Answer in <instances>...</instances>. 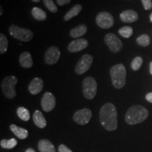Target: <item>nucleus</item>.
<instances>
[{
  "label": "nucleus",
  "instance_id": "obj_1",
  "mask_svg": "<svg viewBox=\"0 0 152 152\" xmlns=\"http://www.w3.org/2000/svg\"><path fill=\"white\" fill-rule=\"evenodd\" d=\"M117 110L111 103H106L102 106L99 112L100 123L104 129L108 131H113L117 129Z\"/></svg>",
  "mask_w": 152,
  "mask_h": 152
},
{
  "label": "nucleus",
  "instance_id": "obj_2",
  "mask_svg": "<svg viewBox=\"0 0 152 152\" xmlns=\"http://www.w3.org/2000/svg\"><path fill=\"white\" fill-rule=\"evenodd\" d=\"M148 116L149 111L145 107L141 105H134L127 111L125 120L128 124L134 125L144 122Z\"/></svg>",
  "mask_w": 152,
  "mask_h": 152
},
{
  "label": "nucleus",
  "instance_id": "obj_3",
  "mask_svg": "<svg viewBox=\"0 0 152 152\" xmlns=\"http://www.w3.org/2000/svg\"><path fill=\"white\" fill-rule=\"evenodd\" d=\"M110 75L113 87L121 89L126 83V69L122 64H116L110 69Z\"/></svg>",
  "mask_w": 152,
  "mask_h": 152
},
{
  "label": "nucleus",
  "instance_id": "obj_4",
  "mask_svg": "<svg viewBox=\"0 0 152 152\" xmlns=\"http://www.w3.org/2000/svg\"><path fill=\"white\" fill-rule=\"evenodd\" d=\"M18 83V79L14 75H9L1 82V87L3 94L8 99H14L16 95L15 86Z\"/></svg>",
  "mask_w": 152,
  "mask_h": 152
},
{
  "label": "nucleus",
  "instance_id": "obj_5",
  "mask_svg": "<svg viewBox=\"0 0 152 152\" xmlns=\"http://www.w3.org/2000/svg\"><path fill=\"white\" fill-rule=\"evenodd\" d=\"M97 92V83L93 77L89 76L83 81V92L87 99H92Z\"/></svg>",
  "mask_w": 152,
  "mask_h": 152
},
{
  "label": "nucleus",
  "instance_id": "obj_6",
  "mask_svg": "<svg viewBox=\"0 0 152 152\" xmlns=\"http://www.w3.org/2000/svg\"><path fill=\"white\" fill-rule=\"evenodd\" d=\"M9 31L13 37L23 42H29L33 37V33L32 30L20 28L15 25L10 26Z\"/></svg>",
  "mask_w": 152,
  "mask_h": 152
},
{
  "label": "nucleus",
  "instance_id": "obj_7",
  "mask_svg": "<svg viewBox=\"0 0 152 152\" xmlns=\"http://www.w3.org/2000/svg\"><path fill=\"white\" fill-rule=\"evenodd\" d=\"M104 42L109 47V50L113 53L119 52L123 47L122 42L113 33L106 34L104 37Z\"/></svg>",
  "mask_w": 152,
  "mask_h": 152
},
{
  "label": "nucleus",
  "instance_id": "obj_8",
  "mask_svg": "<svg viewBox=\"0 0 152 152\" xmlns=\"http://www.w3.org/2000/svg\"><path fill=\"white\" fill-rule=\"evenodd\" d=\"M93 62V56L90 54H85L78 61L75 68V73L78 75H83L90 69Z\"/></svg>",
  "mask_w": 152,
  "mask_h": 152
},
{
  "label": "nucleus",
  "instance_id": "obj_9",
  "mask_svg": "<svg viewBox=\"0 0 152 152\" xmlns=\"http://www.w3.org/2000/svg\"><path fill=\"white\" fill-rule=\"evenodd\" d=\"M96 22L99 27L104 29H108L113 26L114 18L110 13L102 11L96 16Z\"/></svg>",
  "mask_w": 152,
  "mask_h": 152
},
{
  "label": "nucleus",
  "instance_id": "obj_10",
  "mask_svg": "<svg viewBox=\"0 0 152 152\" xmlns=\"http://www.w3.org/2000/svg\"><path fill=\"white\" fill-rule=\"evenodd\" d=\"M92 116V113L90 109H83L78 110L74 113L73 121L77 124L85 125L90 122Z\"/></svg>",
  "mask_w": 152,
  "mask_h": 152
},
{
  "label": "nucleus",
  "instance_id": "obj_11",
  "mask_svg": "<svg viewBox=\"0 0 152 152\" xmlns=\"http://www.w3.org/2000/svg\"><path fill=\"white\" fill-rule=\"evenodd\" d=\"M61 56L60 49L58 47L52 46L47 49L45 54V61L48 65L56 64Z\"/></svg>",
  "mask_w": 152,
  "mask_h": 152
},
{
  "label": "nucleus",
  "instance_id": "obj_12",
  "mask_svg": "<svg viewBox=\"0 0 152 152\" xmlns=\"http://www.w3.org/2000/svg\"><path fill=\"white\" fill-rule=\"evenodd\" d=\"M42 108L45 111H52L56 106V99L51 92H45L41 100Z\"/></svg>",
  "mask_w": 152,
  "mask_h": 152
},
{
  "label": "nucleus",
  "instance_id": "obj_13",
  "mask_svg": "<svg viewBox=\"0 0 152 152\" xmlns=\"http://www.w3.org/2000/svg\"><path fill=\"white\" fill-rule=\"evenodd\" d=\"M87 46H88V42L85 39L80 38V39H77L72 41L68 45V52L72 53L78 52L82 50H84L87 48Z\"/></svg>",
  "mask_w": 152,
  "mask_h": 152
},
{
  "label": "nucleus",
  "instance_id": "obj_14",
  "mask_svg": "<svg viewBox=\"0 0 152 152\" xmlns=\"http://www.w3.org/2000/svg\"><path fill=\"white\" fill-rule=\"evenodd\" d=\"M43 80L39 77H35L33 80L30 82L29 86H28V90L30 94L36 95L39 94L43 89Z\"/></svg>",
  "mask_w": 152,
  "mask_h": 152
},
{
  "label": "nucleus",
  "instance_id": "obj_15",
  "mask_svg": "<svg viewBox=\"0 0 152 152\" xmlns=\"http://www.w3.org/2000/svg\"><path fill=\"white\" fill-rule=\"evenodd\" d=\"M121 20L124 23H131L138 20V14L133 10H126L123 11L120 15Z\"/></svg>",
  "mask_w": 152,
  "mask_h": 152
},
{
  "label": "nucleus",
  "instance_id": "obj_16",
  "mask_svg": "<svg viewBox=\"0 0 152 152\" xmlns=\"http://www.w3.org/2000/svg\"><path fill=\"white\" fill-rule=\"evenodd\" d=\"M19 63L23 68H30L33 65V58L31 54L28 52H24L20 55L19 57Z\"/></svg>",
  "mask_w": 152,
  "mask_h": 152
},
{
  "label": "nucleus",
  "instance_id": "obj_17",
  "mask_svg": "<svg viewBox=\"0 0 152 152\" xmlns=\"http://www.w3.org/2000/svg\"><path fill=\"white\" fill-rule=\"evenodd\" d=\"M33 119L35 124L37 125L38 128H44L46 127L47 121L41 111H38V110L35 111V113H33Z\"/></svg>",
  "mask_w": 152,
  "mask_h": 152
},
{
  "label": "nucleus",
  "instance_id": "obj_18",
  "mask_svg": "<svg viewBox=\"0 0 152 152\" xmlns=\"http://www.w3.org/2000/svg\"><path fill=\"white\" fill-rule=\"evenodd\" d=\"M38 149L40 152H56L54 146L47 140H42L39 142Z\"/></svg>",
  "mask_w": 152,
  "mask_h": 152
},
{
  "label": "nucleus",
  "instance_id": "obj_19",
  "mask_svg": "<svg viewBox=\"0 0 152 152\" xmlns=\"http://www.w3.org/2000/svg\"><path fill=\"white\" fill-rule=\"evenodd\" d=\"M10 129L15 135L20 140H25L28 137V132L26 129L20 128V127H18L14 124L10 125Z\"/></svg>",
  "mask_w": 152,
  "mask_h": 152
},
{
  "label": "nucleus",
  "instance_id": "obj_20",
  "mask_svg": "<svg viewBox=\"0 0 152 152\" xmlns=\"http://www.w3.org/2000/svg\"><path fill=\"white\" fill-rule=\"evenodd\" d=\"M82 9H83V7H82V5L79 4L74 5L65 14V16H64V20L66 21H68V20H70L71 19L74 18V17L77 16L80 14V12L82 11Z\"/></svg>",
  "mask_w": 152,
  "mask_h": 152
},
{
  "label": "nucleus",
  "instance_id": "obj_21",
  "mask_svg": "<svg viewBox=\"0 0 152 152\" xmlns=\"http://www.w3.org/2000/svg\"><path fill=\"white\" fill-rule=\"evenodd\" d=\"M87 31V28L85 24L80 25L78 26H76L75 28H73L70 32V35L72 37H80L83 36Z\"/></svg>",
  "mask_w": 152,
  "mask_h": 152
},
{
  "label": "nucleus",
  "instance_id": "obj_22",
  "mask_svg": "<svg viewBox=\"0 0 152 152\" xmlns=\"http://www.w3.org/2000/svg\"><path fill=\"white\" fill-rule=\"evenodd\" d=\"M31 14L33 18L37 20L43 21V20H46L47 18V14L45 13V11L39 8V7H34L32 9Z\"/></svg>",
  "mask_w": 152,
  "mask_h": 152
},
{
  "label": "nucleus",
  "instance_id": "obj_23",
  "mask_svg": "<svg viewBox=\"0 0 152 152\" xmlns=\"http://www.w3.org/2000/svg\"><path fill=\"white\" fill-rule=\"evenodd\" d=\"M9 42L7 37L3 33H0V54H4L7 51Z\"/></svg>",
  "mask_w": 152,
  "mask_h": 152
},
{
  "label": "nucleus",
  "instance_id": "obj_24",
  "mask_svg": "<svg viewBox=\"0 0 152 152\" xmlns=\"http://www.w3.org/2000/svg\"><path fill=\"white\" fill-rule=\"evenodd\" d=\"M17 114H18V116L20 118V119L23 120V121H29L30 117V112L25 107H19L18 109H17Z\"/></svg>",
  "mask_w": 152,
  "mask_h": 152
},
{
  "label": "nucleus",
  "instance_id": "obj_25",
  "mask_svg": "<svg viewBox=\"0 0 152 152\" xmlns=\"http://www.w3.org/2000/svg\"><path fill=\"white\" fill-rule=\"evenodd\" d=\"M17 144V140L14 138L10 139V140H2L1 141V147L4 149H13Z\"/></svg>",
  "mask_w": 152,
  "mask_h": 152
},
{
  "label": "nucleus",
  "instance_id": "obj_26",
  "mask_svg": "<svg viewBox=\"0 0 152 152\" xmlns=\"http://www.w3.org/2000/svg\"><path fill=\"white\" fill-rule=\"evenodd\" d=\"M150 37L149 35H146V34H143V35L139 36L137 38V42L139 45L142 47H147L149 46L150 44Z\"/></svg>",
  "mask_w": 152,
  "mask_h": 152
},
{
  "label": "nucleus",
  "instance_id": "obj_27",
  "mask_svg": "<svg viewBox=\"0 0 152 152\" xmlns=\"http://www.w3.org/2000/svg\"><path fill=\"white\" fill-rule=\"evenodd\" d=\"M120 35L124 38H129L132 35L133 29L130 26H124L118 30Z\"/></svg>",
  "mask_w": 152,
  "mask_h": 152
},
{
  "label": "nucleus",
  "instance_id": "obj_28",
  "mask_svg": "<svg viewBox=\"0 0 152 152\" xmlns=\"http://www.w3.org/2000/svg\"><path fill=\"white\" fill-rule=\"evenodd\" d=\"M142 64H143V58L140 56H137L131 63V68H132L133 71H137L141 68Z\"/></svg>",
  "mask_w": 152,
  "mask_h": 152
},
{
  "label": "nucleus",
  "instance_id": "obj_29",
  "mask_svg": "<svg viewBox=\"0 0 152 152\" xmlns=\"http://www.w3.org/2000/svg\"><path fill=\"white\" fill-rule=\"evenodd\" d=\"M43 2L44 4L45 5V7H46L51 12H57L58 8H57L56 5L54 3V1H53V0H43Z\"/></svg>",
  "mask_w": 152,
  "mask_h": 152
},
{
  "label": "nucleus",
  "instance_id": "obj_30",
  "mask_svg": "<svg viewBox=\"0 0 152 152\" xmlns=\"http://www.w3.org/2000/svg\"><path fill=\"white\" fill-rule=\"evenodd\" d=\"M142 2L143 4L144 9H146V10H150V9H152L151 0H142Z\"/></svg>",
  "mask_w": 152,
  "mask_h": 152
},
{
  "label": "nucleus",
  "instance_id": "obj_31",
  "mask_svg": "<svg viewBox=\"0 0 152 152\" xmlns=\"http://www.w3.org/2000/svg\"><path fill=\"white\" fill-rule=\"evenodd\" d=\"M58 152H73L69 148H68L64 144H61L58 147Z\"/></svg>",
  "mask_w": 152,
  "mask_h": 152
},
{
  "label": "nucleus",
  "instance_id": "obj_32",
  "mask_svg": "<svg viewBox=\"0 0 152 152\" xmlns=\"http://www.w3.org/2000/svg\"><path fill=\"white\" fill-rule=\"evenodd\" d=\"M71 0H56V2L59 6H64L71 2Z\"/></svg>",
  "mask_w": 152,
  "mask_h": 152
},
{
  "label": "nucleus",
  "instance_id": "obj_33",
  "mask_svg": "<svg viewBox=\"0 0 152 152\" xmlns=\"http://www.w3.org/2000/svg\"><path fill=\"white\" fill-rule=\"evenodd\" d=\"M145 98L148 102H150V103H152V92H149L148 93V94H147Z\"/></svg>",
  "mask_w": 152,
  "mask_h": 152
},
{
  "label": "nucleus",
  "instance_id": "obj_34",
  "mask_svg": "<svg viewBox=\"0 0 152 152\" xmlns=\"http://www.w3.org/2000/svg\"><path fill=\"white\" fill-rule=\"evenodd\" d=\"M149 71H150V73L152 75V61L149 64Z\"/></svg>",
  "mask_w": 152,
  "mask_h": 152
},
{
  "label": "nucleus",
  "instance_id": "obj_35",
  "mask_svg": "<svg viewBox=\"0 0 152 152\" xmlns=\"http://www.w3.org/2000/svg\"><path fill=\"white\" fill-rule=\"evenodd\" d=\"M26 152H35V151L33 149H31V148H30V149H28L27 150H26Z\"/></svg>",
  "mask_w": 152,
  "mask_h": 152
},
{
  "label": "nucleus",
  "instance_id": "obj_36",
  "mask_svg": "<svg viewBox=\"0 0 152 152\" xmlns=\"http://www.w3.org/2000/svg\"><path fill=\"white\" fill-rule=\"evenodd\" d=\"M3 14V8L2 7H0V16Z\"/></svg>",
  "mask_w": 152,
  "mask_h": 152
},
{
  "label": "nucleus",
  "instance_id": "obj_37",
  "mask_svg": "<svg viewBox=\"0 0 152 152\" xmlns=\"http://www.w3.org/2000/svg\"><path fill=\"white\" fill-rule=\"evenodd\" d=\"M149 19H150V21H151L152 23V13L151 14V15H150L149 16Z\"/></svg>",
  "mask_w": 152,
  "mask_h": 152
},
{
  "label": "nucleus",
  "instance_id": "obj_38",
  "mask_svg": "<svg viewBox=\"0 0 152 152\" xmlns=\"http://www.w3.org/2000/svg\"><path fill=\"white\" fill-rule=\"evenodd\" d=\"M32 1H34V2H39L41 0H32Z\"/></svg>",
  "mask_w": 152,
  "mask_h": 152
}]
</instances>
